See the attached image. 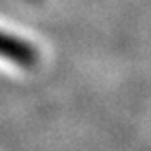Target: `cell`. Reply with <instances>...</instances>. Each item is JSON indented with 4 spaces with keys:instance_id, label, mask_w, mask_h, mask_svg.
Here are the masks:
<instances>
[{
    "instance_id": "cell-1",
    "label": "cell",
    "mask_w": 151,
    "mask_h": 151,
    "mask_svg": "<svg viewBox=\"0 0 151 151\" xmlns=\"http://www.w3.org/2000/svg\"><path fill=\"white\" fill-rule=\"evenodd\" d=\"M0 58L14 63L19 68L31 70L38 63V50L30 42L16 35L0 31Z\"/></svg>"
}]
</instances>
